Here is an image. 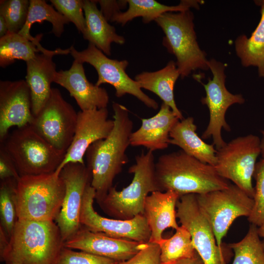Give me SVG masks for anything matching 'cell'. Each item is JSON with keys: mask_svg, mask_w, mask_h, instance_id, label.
I'll use <instances>...</instances> for the list:
<instances>
[{"mask_svg": "<svg viewBox=\"0 0 264 264\" xmlns=\"http://www.w3.org/2000/svg\"><path fill=\"white\" fill-rule=\"evenodd\" d=\"M255 2L261 7L259 24L249 37L241 35L237 38L235 49L242 66L256 67L259 76L264 78V0Z\"/></svg>", "mask_w": 264, "mask_h": 264, "instance_id": "cell-27", "label": "cell"}, {"mask_svg": "<svg viewBox=\"0 0 264 264\" xmlns=\"http://www.w3.org/2000/svg\"><path fill=\"white\" fill-rule=\"evenodd\" d=\"M262 138L260 139L261 155L264 158V130L261 131Z\"/></svg>", "mask_w": 264, "mask_h": 264, "instance_id": "cell-43", "label": "cell"}, {"mask_svg": "<svg viewBox=\"0 0 264 264\" xmlns=\"http://www.w3.org/2000/svg\"><path fill=\"white\" fill-rule=\"evenodd\" d=\"M114 128L108 137L92 143L86 155L91 174V186L95 191V198L100 201L112 187L114 178L128 161L126 154L130 145L133 124L124 106L113 102Z\"/></svg>", "mask_w": 264, "mask_h": 264, "instance_id": "cell-1", "label": "cell"}, {"mask_svg": "<svg viewBox=\"0 0 264 264\" xmlns=\"http://www.w3.org/2000/svg\"><path fill=\"white\" fill-rule=\"evenodd\" d=\"M129 173L133 174V177L128 186L121 191L112 187L98 202L106 213L116 219L129 220L143 215L149 194L159 191L155 178L153 152H142L137 155Z\"/></svg>", "mask_w": 264, "mask_h": 264, "instance_id": "cell-5", "label": "cell"}, {"mask_svg": "<svg viewBox=\"0 0 264 264\" xmlns=\"http://www.w3.org/2000/svg\"><path fill=\"white\" fill-rule=\"evenodd\" d=\"M148 243V242H147ZM147 243L112 237L81 227L64 242V247L116 260L126 261L136 254Z\"/></svg>", "mask_w": 264, "mask_h": 264, "instance_id": "cell-18", "label": "cell"}, {"mask_svg": "<svg viewBox=\"0 0 264 264\" xmlns=\"http://www.w3.org/2000/svg\"><path fill=\"white\" fill-rule=\"evenodd\" d=\"M179 120L170 107L162 103L155 115L141 119L140 127L131 134L130 145L143 146L152 152L167 148L170 133Z\"/></svg>", "mask_w": 264, "mask_h": 264, "instance_id": "cell-21", "label": "cell"}, {"mask_svg": "<svg viewBox=\"0 0 264 264\" xmlns=\"http://www.w3.org/2000/svg\"><path fill=\"white\" fill-rule=\"evenodd\" d=\"M108 117L107 108L78 112L73 140L57 171L61 173L68 163H85L84 156L89 147L97 141L105 139L112 132L114 121Z\"/></svg>", "mask_w": 264, "mask_h": 264, "instance_id": "cell-16", "label": "cell"}, {"mask_svg": "<svg viewBox=\"0 0 264 264\" xmlns=\"http://www.w3.org/2000/svg\"><path fill=\"white\" fill-rule=\"evenodd\" d=\"M172 264H204V263L197 252L191 257L181 259Z\"/></svg>", "mask_w": 264, "mask_h": 264, "instance_id": "cell-40", "label": "cell"}, {"mask_svg": "<svg viewBox=\"0 0 264 264\" xmlns=\"http://www.w3.org/2000/svg\"><path fill=\"white\" fill-rule=\"evenodd\" d=\"M258 233L259 237L263 239L262 242L264 248V221L260 226L258 227Z\"/></svg>", "mask_w": 264, "mask_h": 264, "instance_id": "cell-42", "label": "cell"}, {"mask_svg": "<svg viewBox=\"0 0 264 264\" xmlns=\"http://www.w3.org/2000/svg\"><path fill=\"white\" fill-rule=\"evenodd\" d=\"M179 198L172 191H154L146 198L143 215L151 230L149 242L158 243L163 239L162 235L166 229L178 228L176 208Z\"/></svg>", "mask_w": 264, "mask_h": 264, "instance_id": "cell-22", "label": "cell"}, {"mask_svg": "<svg viewBox=\"0 0 264 264\" xmlns=\"http://www.w3.org/2000/svg\"><path fill=\"white\" fill-rule=\"evenodd\" d=\"M8 33V28L4 18L0 15V38L3 37Z\"/></svg>", "mask_w": 264, "mask_h": 264, "instance_id": "cell-41", "label": "cell"}, {"mask_svg": "<svg viewBox=\"0 0 264 264\" xmlns=\"http://www.w3.org/2000/svg\"><path fill=\"white\" fill-rule=\"evenodd\" d=\"M253 178L256 181L254 204L248 220L251 224L259 227L264 221V158L257 162Z\"/></svg>", "mask_w": 264, "mask_h": 264, "instance_id": "cell-34", "label": "cell"}, {"mask_svg": "<svg viewBox=\"0 0 264 264\" xmlns=\"http://www.w3.org/2000/svg\"><path fill=\"white\" fill-rule=\"evenodd\" d=\"M77 114L60 91L52 88L48 100L30 125L55 149L65 155L73 139Z\"/></svg>", "mask_w": 264, "mask_h": 264, "instance_id": "cell-11", "label": "cell"}, {"mask_svg": "<svg viewBox=\"0 0 264 264\" xmlns=\"http://www.w3.org/2000/svg\"><path fill=\"white\" fill-rule=\"evenodd\" d=\"M160 249L161 264H172L183 259L191 257L197 253L191 236L181 225L170 238L162 239L158 243Z\"/></svg>", "mask_w": 264, "mask_h": 264, "instance_id": "cell-30", "label": "cell"}, {"mask_svg": "<svg viewBox=\"0 0 264 264\" xmlns=\"http://www.w3.org/2000/svg\"><path fill=\"white\" fill-rule=\"evenodd\" d=\"M41 52L26 62L25 81L30 91L32 112L34 116L43 108L51 94V84L54 81L56 72L53 56L70 53V47L50 50L42 47Z\"/></svg>", "mask_w": 264, "mask_h": 264, "instance_id": "cell-19", "label": "cell"}, {"mask_svg": "<svg viewBox=\"0 0 264 264\" xmlns=\"http://www.w3.org/2000/svg\"><path fill=\"white\" fill-rule=\"evenodd\" d=\"M128 8L115 13L110 20L124 26L134 18L141 17L145 23L154 21L162 14L169 12H180L191 8L199 9L203 2L198 0H182L179 4L168 6L154 0H127Z\"/></svg>", "mask_w": 264, "mask_h": 264, "instance_id": "cell-26", "label": "cell"}, {"mask_svg": "<svg viewBox=\"0 0 264 264\" xmlns=\"http://www.w3.org/2000/svg\"><path fill=\"white\" fill-rule=\"evenodd\" d=\"M176 63L170 61L165 67L154 72L144 71L134 77L141 88L150 91L157 95L170 107L179 120L184 118L178 109L174 98L175 83L180 77Z\"/></svg>", "mask_w": 264, "mask_h": 264, "instance_id": "cell-25", "label": "cell"}, {"mask_svg": "<svg viewBox=\"0 0 264 264\" xmlns=\"http://www.w3.org/2000/svg\"><path fill=\"white\" fill-rule=\"evenodd\" d=\"M194 19L193 13L190 9L166 12L154 21L165 34L163 45L176 58L181 79L197 70L209 69L206 53L197 40Z\"/></svg>", "mask_w": 264, "mask_h": 264, "instance_id": "cell-6", "label": "cell"}, {"mask_svg": "<svg viewBox=\"0 0 264 264\" xmlns=\"http://www.w3.org/2000/svg\"><path fill=\"white\" fill-rule=\"evenodd\" d=\"M29 11L25 23L18 33L26 39L33 41L35 37L30 34L32 24L46 21L52 26L51 32L57 37H60L64 31V25L69 22L64 15L56 10L53 6L44 0H29Z\"/></svg>", "mask_w": 264, "mask_h": 264, "instance_id": "cell-29", "label": "cell"}, {"mask_svg": "<svg viewBox=\"0 0 264 264\" xmlns=\"http://www.w3.org/2000/svg\"><path fill=\"white\" fill-rule=\"evenodd\" d=\"M118 264H161L159 246L157 243L148 242L136 254Z\"/></svg>", "mask_w": 264, "mask_h": 264, "instance_id": "cell-37", "label": "cell"}, {"mask_svg": "<svg viewBox=\"0 0 264 264\" xmlns=\"http://www.w3.org/2000/svg\"><path fill=\"white\" fill-rule=\"evenodd\" d=\"M209 69L213 78L209 79L206 84L202 83L206 95L201 102L205 105L209 111V121L206 129L202 134V139L213 138V144L217 150L223 147L226 142L221 136V130L230 132L231 129L225 120L228 109L233 104H242L245 99L240 94H234L226 88L225 82V65L215 59L208 60Z\"/></svg>", "mask_w": 264, "mask_h": 264, "instance_id": "cell-12", "label": "cell"}, {"mask_svg": "<svg viewBox=\"0 0 264 264\" xmlns=\"http://www.w3.org/2000/svg\"><path fill=\"white\" fill-rule=\"evenodd\" d=\"M70 47V54L74 60L83 64L87 63L95 69L98 74L96 85L100 87L103 84H110L114 88L117 97L131 94L147 107L154 110L158 109L157 102L143 92L138 83L127 74L126 69L129 65L127 60L110 59L90 43H88L87 48L81 51L77 50L73 45Z\"/></svg>", "mask_w": 264, "mask_h": 264, "instance_id": "cell-10", "label": "cell"}, {"mask_svg": "<svg viewBox=\"0 0 264 264\" xmlns=\"http://www.w3.org/2000/svg\"><path fill=\"white\" fill-rule=\"evenodd\" d=\"M198 203L209 221L217 244L222 249V240L233 222L242 216L248 217L254 200L235 184L226 188L196 195Z\"/></svg>", "mask_w": 264, "mask_h": 264, "instance_id": "cell-9", "label": "cell"}, {"mask_svg": "<svg viewBox=\"0 0 264 264\" xmlns=\"http://www.w3.org/2000/svg\"><path fill=\"white\" fill-rule=\"evenodd\" d=\"M60 176L65 185V194L55 222L64 242L81 227V209L85 189L91 182V174L85 163L70 162L62 169Z\"/></svg>", "mask_w": 264, "mask_h": 264, "instance_id": "cell-15", "label": "cell"}, {"mask_svg": "<svg viewBox=\"0 0 264 264\" xmlns=\"http://www.w3.org/2000/svg\"><path fill=\"white\" fill-rule=\"evenodd\" d=\"M20 176L49 174L56 170L65 154L55 149L31 125L17 128L0 142Z\"/></svg>", "mask_w": 264, "mask_h": 264, "instance_id": "cell-7", "label": "cell"}, {"mask_svg": "<svg viewBox=\"0 0 264 264\" xmlns=\"http://www.w3.org/2000/svg\"><path fill=\"white\" fill-rule=\"evenodd\" d=\"M176 208V218L190 233L195 249L204 264H225L223 249L217 244L212 228L198 206L196 194L180 197Z\"/></svg>", "mask_w": 264, "mask_h": 264, "instance_id": "cell-14", "label": "cell"}, {"mask_svg": "<svg viewBox=\"0 0 264 264\" xmlns=\"http://www.w3.org/2000/svg\"><path fill=\"white\" fill-rule=\"evenodd\" d=\"M52 6L61 14L72 22L82 34L86 27V20L83 13L84 0H50Z\"/></svg>", "mask_w": 264, "mask_h": 264, "instance_id": "cell-36", "label": "cell"}, {"mask_svg": "<svg viewBox=\"0 0 264 264\" xmlns=\"http://www.w3.org/2000/svg\"><path fill=\"white\" fill-rule=\"evenodd\" d=\"M53 82L69 92L81 110L107 108L109 103L107 91L88 81L82 63L74 60L68 70L56 71Z\"/></svg>", "mask_w": 264, "mask_h": 264, "instance_id": "cell-20", "label": "cell"}, {"mask_svg": "<svg viewBox=\"0 0 264 264\" xmlns=\"http://www.w3.org/2000/svg\"><path fill=\"white\" fill-rule=\"evenodd\" d=\"M30 5L28 0H2L0 15L4 18L8 32L18 33L24 25Z\"/></svg>", "mask_w": 264, "mask_h": 264, "instance_id": "cell-33", "label": "cell"}, {"mask_svg": "<svg viewBox=\"0 0 264 264\" xmlns=\"http://www.w3.org/2000/svg\"><path fill=\"white\" fill-rule=\"evenodd\" d=\"M260 154L258 136L252 134L239 136L217 150V162L214 167L221 177L230 180L253 198L252 179Z\"/></svg>", "mask_w": 264, "mask_h": 264, "instance_id": "cell-8", "label": "cell"}, {"mask_svg": "<svg viewBox=\"0 0 264 264\" xmlns=\"http://www.w3.org/2000/svg\"><path fill=\"white\" fill-rule=\"evenodd\" d=\"M63 243L54 221L18 220L0 259L7 264H53Z\"/></svg>", "mask_w": 264, "mask_h": 264, "instance_id": "cell-3", "label": "cell"}, {"mask_svg": "<svg viewBox=\"0 0 264 264\" xmlns=\"http://www.w3.org/2000/svg\"><path fill=\"white\" fill-rule=\"evenodd\" d=\"M228 247L234 253L232 264H264V248L255 225L251 224L245 237Z\"/></svg>", "mask_w": 264, "mask_h": 264, "instance_id": "cell-31", "label": "cell"}, {"mask_svg": "<svg viewBox=\"0 0 264 264\" xmlns=\"http://www.w3.org/2000/svg\"><path fill=\"white\" fill-rule=\"evenodd\" d=\"M155 175L159 191H172L179 198L223 189L230 184L213 166L181 150L160 155L155 163Z\"/></svg>", "mask_w": 264, "mask_h": 264, "instance_id": "cell-2", "label": "cell"}, {"mask_svg": "<svg viewBox=\"0 0 264 264\" xmlns=\"http://www.w3.org/2000/svg\"><path fill=\"white\" fill-rule=\"evenodd\" d=\"M119 262L108 258L63 246L53 264H118Z\"/></svg>", "mask_w": 264, "mask_h": 264, "instance_id": "cell-35", "label": "cell"}, {"mask_svg": "<svg viewBox=\"0 0 264 264\" xmlns=\"http://www.w3.org/2000/svg\"><path fill=\"white\" fill-rule=\"evenodd\" d=\"M197 126L192 117L178 121L170 133V144L178 146L184 152L199 161L214 166L217 162V149L197 133Z\"/></svg>", "mask_w": 264, "mask_h": 264, "instance_id": "cell-24", "label": "cell"}, {"mask_svg": "<svg viewBox=\"0 0 264 264\" xmlns=\"http://www.w3.org/2000/svg\"><path fill=\"white\" fill-rule=\"evenodd\" d=\"M20 176L9 155L0 146V180L13 178L18 179Z\"/></svg>", "mask_w": 264, "mask_h": 264, "instance_id": "cell-38", "label": "cell"}, {"mask_svg": "<svg viewBox=\"0 0 264 264\" xmlns=\"http://www.w3.org/2000/svg\"><path fill=\"white\" fill-rule=\"evenodd\" d=\"M95 191L90 182L87 185L83 196L80 222L81 226L94 232L140 242H149L151 230L143 215L129 220L109 219L98 214L93 208Z\"/></svg>", "mask_w": 264, "mask_h": 264, "instance_id": "cell-13", "label": "cell"}, {"mask_svg": "<svg viewBox=\"0 0 264 264\" xmlns=\"http://www.w3.org/2000/svg\"><path fill=\"white\" fill-rule=\"evenodd\" d=\"M96 3L95 0H84L86 27L83 36L106 55L110 56L111 43L122 45L125 39L116 33L115 27L109 23Z\"/></svg>", "mask_w": 264, "mask_h": 264, "instance_id": "cell-23", "label": "cell"}, {"mask_svg": "<svg viewBox=\"0 0 264 264\" xmlns=\"http://www.w3.org/2000/svg\"><path fill=\"white\" fill-rule=\"evenodd\" d=\"M100 6V11L104 17L110 22L112 16L117 12L121 11L128 4L127 0H95Z\"/></svg>", "mask_w": 264, "mask_h": 264, "instance_id": "cell-39", "label": "cell"}, {"mask_svg": "<svg viewBox=\"0 0 264 264\" xmlns=\"http://www.w3.org/2000/svg\"><path fill=\"white\" fill-rule=\"evenodd\" d=\"M17 179L1 180L0 186V226L9 239L18 220L16 205Z\"/></svg>", "mask_w": 264, "mask_h": 264, "instance_id": "cell-32", "label": "cell"}, {"mask_svg": "<svg viewBox=\"0 0 264 264\" xmlns=\"http://www.w3.org/2000/svg\"><path fill=\"white\" fill-rule=\"evenodd\" d=\"M60 173L21 176L17 180L16 205L18 220L54 221L65 194Z\"/></svg>", "mask_w": 264, "mask_h": 264, "instance_id": "cell-4", "label": "cell"}, {"mask_svg": "<svg viewBox=\"0 0 264 264\" xmlns=\"http://www.w3.org/2000/svg\"><path fill=\"white\" fill-rule=\"evenodd\" d=\"M34 118L29 88L25 80L0 81V142L12 127L30 125Z\"/></svg>", "mask_w": 264, "mask_h": 264, "instance_id": "cell-17", "label": "cell"}, {"mask_svg": "<svg viewBox=\"0 0 264 264\" xmlns=\"http://www.w3.org/2000/svg\"><path fill=\"white\" fill-rule=\"evenodd\" d=\"M42 36L38 34L31 41L19 33L8 32L0 38V66L4 68L17 60L26 62L34 58L43 47L40 43Z\"/></svg>", "mask_w": 264, "mask_h": 264, "instance_id": "cell-28", "label": "cell"}]
</instances>
